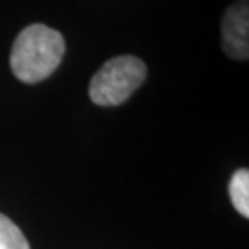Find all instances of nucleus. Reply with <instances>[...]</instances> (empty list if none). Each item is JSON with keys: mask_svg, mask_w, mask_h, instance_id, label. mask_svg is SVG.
Wrapping results in <instances>:
<instances>
[{"mask_svg": "<svg viewBox=\"0 0 249 249\" xmlns=\"http://www.w3.org/2000/svg\"><path fill=\"white\" fill-rule=\"evenodd\" d=\"M65 50V39L57 30L36 22L17 36L9 65L15 78L22 83H39L52 76L61 65Z\"/></svg>", "mask_w": 249, "mask_h": 249, "instance_id": "1", "label": "nucleus"}, {"mask_svg": "<svg viewBox=\"0 0 249 249\" xmlns=\"http://www.w3.org/2000/svg\"><path fill=\"white\" fill-rule=\"evenodd\" d=\"M146 80V65L135 55H118L102 65L89 85L92 104L113 107L124 104Z\"/></svg>", "mask_w": 249, "mask_h": 249, "instance_id": "2", "label": "nucleus"}, {"mask_svg": "<svg viewBox=\"0 0 249 249\" xmlns=\"http://www.w3.org/2000/svg\"><path fill=\"white\" fill-rule=\"evenodd\" d=\"M222 43L225 53L246 61L249 57V8L248 0L232 4L222 20Z\"/></svg>", "mask_w": 249, "mask_h": 249, "instance_id": "3", "label": "nucleus"}, {"mask_svg": "<svg viewBox=\"0 0 249 249\" xmlns=\"http://www.w3.org/2000/svg\"><path fill=\"white\" fill-rule=\"evenodd\" d=\"M229 196L234 209L248 218L249 216V172L246 168L236 170L229 181Z\"/></svg>", "mask_w": 249, "mask_h": 249, "instance_id": "4", "label": "nucleus"}, {"mask_svg": "<svg viewBox=\"0 0 249 249\" xmlns=\"http://www.w3.org/2000/svg\"><path fill=\"white\" fill-rule=\"evenodd\" d=\"M0 249H30L24 232L4 214H0Z\"/></svg>", "mask_w": 249, "mask_h": 249, "instance_id": "5", "label": "nucleus"}]
</instances>
